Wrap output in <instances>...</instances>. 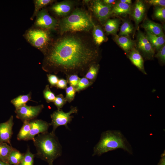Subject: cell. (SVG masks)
I'll return each mask as SVG.
<instances>
[{
    "mask_svg": "<svg viewBox=\"0 0 165 165\" xmlns=\"http://www.w3.org/2000/svg\"><path fill=\"white\" fill-rule=\"evenodd\" d=\"M66 102L65 98L62 94L57 95L53 101L54 104L57 107L58 110L61 109Z\"/></svg>",
    "mask_w": 165,
    "mask_h": 165,
    "instance_id": "obj_33",
    "label": "cell"
},
{
    "mask_svg": "<svg viewBox=\"0 0 165 165\" xmlns=\"http://www.w3.org/2000/svg\"><path fill=\"white\" fill-rule=\"evenodd\" d=\"M37 151L38 158L53 165L54 161L61 156L62 147L55 133L48 131L39 134L33 140Z\"/></svg>",
    "mask_w": 165,
    "mask_h": 165,
    "instance_id": "obj_2",
    "label": "cell"
},
{
    "mask_svg": "<svg viewBox=\"0 0 165 165\" xmlns=\"http://www.w3.org/2000/svg\"><path fill=\"white\" fill-rule=\"evenodd\" d=\"M154 16L157 19L160 20H164L165 19V6L156 7L154 11Z\"/></svg>",
    "mask_w": 165,
    "mask_h": 165,
    "instance_id": "obj_34",
    "label": "cell"
},
{
    "mask_svg": "<svg viewBox=\"0 0 165 165\" xmlns=\"http://www.w3.org/2000/svg\"><path fill=\"white\" fill-rule=\"evenodd\" d=\"M112 6L105 4L102 1L94 0L92 5V10L97 18L101 21L106 20L111 14Z\"/></svg>",
    "mask_w": 165,
    "mask_h": 165,
    "instance_id": "obj_8",
    "label": "cell"
},
{
    "mask_svg": "<svg viewBox=\"0 0 165 165\" xmlns=\"http://www.w3.org/2000/svg\"><path fill=\"white\" fill-rule=\"evenodd\" d=\"M128 57L132 63L142 72L145 75L143 58L139 51L135 49H132L129 53Z\"/></svg>",
    "mask_w": 165,
    "mask_h": 165,
    "instance_id": "obj_13",
    "label": "cell"
},
{
    "mask_svg": "<svg viewBox=\"0 0 165 165\" xmlns=\"http://www.w3.org/2000/svg\"><path fill=\"white\" fill-rule=\"evenodd\" d=\"M26 38L32 45L40 50L44 49L49 41V37L47 32L39 29L29 30L26 34Z\"/></svg>",
    "mask_w": 165,
    "mask_h": 165,
    "instance_id": "obj_6",
    "label": "cell"
},
{
    "mask_svg": "<svg viewBox=\"0 0 165 165\" xmlns=\"http://www.w3.org/2000/svg\"><path fill=\"white\" fill-rule=\"evenodd\" d=\"M67 81L70 86L76 88L78 85L80 78L78 75L72 74L67 75Z\"/></svg>",
    "mask_w": 165,
    "mask_h": 165,
    "instance_id": "obj_35",
    "label": "cell"
},
{
    "mask_svg": "<svg viewBox=\"0 0 165 165\" xmlns=\"http://www.w3.org/2000/svg\"><path fill=\"white\" fill-rule=\"evenodd\" d=\"M146 32V36L152 46L159 50L164 45V36H158Z\"/></svg>",
    "mask_w": 165,
    "mask_h": 165,
    "instance_id": "obj_19",
    "label": "cell"
},
{
    "mask_svg": "<svg viewBox=\"0 0 165 165\" xmlns=\"http://www.w3.org/2000/svg\"><path fill=\"white\" fill-rule=\"evenodd\" d=\"M93 31V35L94 41L97 45H100L105 40L104 33L101 28L98 25H94Z\"/></svg>",
    "mask_w": 165,
    "mask_h": 165,
    "instance_id": "obj_23",
    "label": "cell"
},
{
    "mask_svg": "<svg viewBox=\"0 0 165 165\" xmlns=\"http://www.w3.org/2000/svg\"><path fill=\"white\" fill-rule=\"evenodd\" d=\"M98 57L97 51L82 38L67 35L57 41L46 54L43 69L50 73L84 76Z\"/></svg>",
    "mask_w": 165,
    "mask_h": 165,
    "instance_id": "obj_1",
    "label": "cell"
},
{
    "mask_svg": "<svg viewBox=\"0 0 165 165\" xmlns=\"http://www.w3.org/2000/svg\"><path fill=\"white\" fill-rule=\"evenodd\" d=\"M51 0H36L34 1L35 10L33 18L38 13L39 10L44 6H45L53 2Z\"/></svg>",
    "mask_w": 165,
    "mask_h": 165,
    "instance_id": "obj_30",
    "label": "cell"
},
{
    "mask_svg": "<svg viewBox=\"0 0 165 165\" xmlns=\"http://www.w3.org/2000/svg\"><path fill=\"white\" fill-rule=\"evenodd\" d=\"M156 57L162 63L165 62V46L164 45L159 50Z\"/></svg>",
    "mask_w": 165,
    "mask_h": 165,
    "instance_id": "obj_37",
    "label": "cell"
},
{
    "mask_svg": "<svg viewBox=\"0 0 165 165\" xmlns=\"http://www.w3.org/2000/svg\"><path fill=\"white\" fill-rule=\"evenodd\" d=\"M35 156V154L31 153L28 147L19 165H33Z\"/></svg>",
    "mask_w": 165,
    "mask_h": 165,
    "instance_id": "obj_27",
    "label": "cell"
},
{
    "mask_svg": "<svg viewBox=\"0 0 165 165\" xmlns=\"http://www.w3.org/2000/svg\"><path fill=\"white\" fill-rule=\"evenodd\" d=\"M66 97H65L67 102H71L75 98L76 92L75 88L70 86L66 88Z\"/></svg>",
    "mask_w": 165,
    "mask_h": 165,
    "instance_id": "obj_32",
    "label": "cell"
},
{
    "mask_svg": "<svg viewBox=\"0 0 165 165\" xmlns=\"http://www.w3.org/2000/svg\"><path fill=\"white\" fill-rule=\"evenodd\" d=\"M67 81L63 79L59 80L56 87L58 89H64L66 88L67 86Z\"/></svg>",
    "mask_w": 165,
    "mask_h": 165,
    "instance_id": "obj_39",
    "label": "cell"
},
{
    "mask_svg": "<svg viewBox=\"0 0 165 165\" xmlns=\"http://www.w3.org/2000/svg\"><path fill=\"white\" fill-rule=\"evenodd\" d=\"M102 2L105 4L112 6L116 4L115 0H104Z\"/></svg>",
    "mask_w": 165,
    "mask_h": 165,
    "instance_id": "obj_41",
    "label": "cell"
},
{
    "mask_svg": "<svg viewBox=\"0 0 165 165\" xmlns=\"http://www.w3.org/2000/svg\"><path fill=\"white\" fill-rule=\"evenodd\" d=\"M119 2L130 5L132 1L131 0H121Z\"/></svg>",
    "mask_w": 165,
    "mask_h": 165,
    "instance_id": "obj_42",
    "label": "cell"
},
{
    "mask_svg": "<svg viewBox=\"0 0 165 165\" xmlns=\"http://www.w3.org/2000/svg\"><path fill=\"white\" fill-rule=\"evenodd\" d=\"M161 158L158 163V165H165V150L161 156Z\"/></svg>",
    "mask_w": 165,
    "mask_h": 165,
    "instance_id": "obj_40",
    "label": "cell"
},
{
    "mask_svg": "<svg viewBox=\"0 0 165 165\" xmlns=\"http://www.w3.org/2000/svg\"><path fill=\"white\" fill-rule=\"evenodd\" d=\"M148 4L150 5L158 6H165V0H150L146 1Z\"/></svg>",
    "mask_w": 165,
    "mask_h": 165,
    "instance_id": "obj_38",
    "label": "cell"
},
{
    "mask_svg": "<svg viewBox=\"0 0 165 165\" xmlns=\"http://www.w3.org/2000/svg\"><path fill=\"white\" fill-rule=\"evenodd\" d=\"M24 154L14 148L10 153L8 159V163L12 165H19L24 157Z\"/></svg>",
    "mask_w": 165,
    "mask_h": 165,
    "instance_id": "obj_25",
    "label": "cell"
},
{
    "mask_svg": "<svg viewBox=\"0 0 165 165\" xmlns=\"http://www.w3.org/2000/svg\"><path fill=\"white\" fill-rule=\"evenodd\" d=\"M99 66L96 63L92 64L89 68L84 76L93 83L97 75Z\"/></svg>",
    "mask_w": 165,
    "mask_h": 165,
    "instance_id": "obj_26",
    "label": "cell"
},
{
    "mask_svg": "<svg viewBox=\"0 0 165 165\" xmlns=\"http://www.w3.org/2000/svg\"><path fill=\"white\" fill-rule=\"evenodd\" d=\"M13 117L11 116L6 122L0 123V142L7 143L11 145V139L13 134Z\"/></svg>",
    "mask_w": 165,
    "mask_h": 165,
    "instance_id": "obj_10",
    "label": "cell"
},
{
    "mask_svg": "<svg viewBox=\"0 0 165 165\" xmlns=\"http://www.w3.org/2000/svg\"><path fill=\"white\" fill-rule=\"evenodd\" d=\"M14 148L7 143L0 142V160L8 163L9 155Z\"/></svg>",
    "mask_w": 165,
    "mask_h": 165,
    "instance_id": "obj_20",
    "label": "cell"
},
{
    "mask_svg": "<svg viewBox=\"0 0 165 165\" xmlns=\"http://www.w3.org/2000/svg\"><path fill=\"white\" fill-rule=\"evenodd\" d=\"M114 39L116 42L126 52H128L132 49L134 42L128 37L116 35Z\"/></svg>",
    "mask_w": 165,
    "mask_h": 165,
    "instance_id": "obj_18",
    "label": "cell"
},
{
    "mask_svg": "<svg viewBox=\"0 0 165 165\" xmlns=\"http://www.w3.org/2000/svg\"><path fill=\"white\" fill-rule=\"evenodd\" d=\"M30 129V121L24 122L23 125L17 135V139L20 141H26L29 135Z\"/></svg>",
    "mask_w": 165,
    "mask_h": 165,
    "instance_id": "obj_24",
    "label": "cell"
},
{
    "mask_svg": "<svg viewBox=\"0 0 165 165\" xmlns=\"http://www.w3.org/2000/svg\"><path fill=\"white\" fill-rule=\"evenodd\" d=\"M137 40L139 49L146 54L152 57L154 53V50L146 35L139 32L137 36Z\"/></svg>",
    "mask_w": 165,
    "mask_h": 165,
    "instance_id": "obj_12",
    "label": "cell"
},
{
    "mask_svg": "<svg viewBox=\"0 0 165 165\" xmlns=\"http://www.w3.org/2000/svg\"><path fill=\"white\" fill-rule=\"evenodd\" d=\"M31 129L26 141L33 140L35 136L48 131L50 123L42 119H33L30 121Z\"/></svg>",
    "mask_w": 165,
    "mask_h": 165,
    "instance_id": "obj_9",
    "label": "cell"
},
{
    "mask_svg": "<svg viewBox=\"0 0 165 165\" xmlns=\"http://www.w3.org/2000/svg\"><path fill=\"white\" fill-rule=\"evenodd\" d=\"M119 148L129 154H133L131 145L120 131L107 130L101 134L99 141L94 148L92 156H100L104 153Z\"/></svg>",
    "mask_w": 165,
    "mask_h": 165,
    "instance_id": "obj_3",
    "label": "cell"
},
{
    "mask_svg": "<svg viewBox=\"0 0 165 165\" xmlns=\"http://www.w3.org/2000/svg\"><path fill=\"white\" fill-rule=\"evenodd\" d=\"M48 81L50 85V87H56L59 80L58 77L54 75L50 74H47Z\"/></svg>",
    "mask_w": 165,
    "mask_h": 165,
    "instance_id": "obj_36",
    "label": "cell"
},
{
    "mask_svg": "<svg viewBox=\"0 0 165 165\" xmlns=\"http://www.w3.org/2000/svg\"><path fill=\"white\" fill-rule=\"evenodd\" d=\"M131 7L130 5L119 2L116 3L111 11V14L114 15H125L130 13Z\"/></svg>",
    "mask_w": 165,
    "mask_h": 165,
    "instance_id": "obj_16",
    "label": "cell"
},
{
    "mask_svg": "<svg viewBox=\"0 0 165 165\" xmlns=\"http://www.w3.org/2000/svg\"><path fill=\"white\" fill-rule=\"evenodd\" d=\"M0 165H12L8 163H6L0 160Z\"/></svg>",
    "mask_w": 165,
    "mask_h": 165,
    "instance_id": "obj_43",
    "label": "cell"
},
{
    "mask_svg": "<svg viewBox=\"0 0 165 165\" xmlns=\"http://www.w3.org/2000/svg\"><path fill=\"white\" fill-rule=\"evenodd\" d=\"M78 112L77 108L73 106L71 107L70 110L67 112L61 109L54 111L50 115L51 122L50 124L53 127L52 132L55 133L56 129L61 126H64L66 129H69L68 124L70 123L73 118L71 115L77 113Z\"/></svg>",
    "mask_w": 165,
    "mask_h": 165,
    "instance_id": "obj_5",
    "label": "cell"
},
{
    "mask_svg": "<svg viewBox=\"0 0 165 165\" xmlns=\"http://www.w3.org/2000/svg\"><path fill=\"white\" fill-rule=\"evenodd\" d=\"M31 98V93L24 95H20L13 99L11 102L15 108V109H18L26 105V103Z\"/></svg>",
    "mask_w": 165,
    "mask_h": 165,
    "instance_id": "obj_21",
    "label": "cell"
},
{
    "mask_svg": "<svg viewBox=\"0 0 165 165\" xmlns=\"http://www.w3.org/2000/svg\"><path fill=\"white\" fill-rule=\"evenodd\" d=\"M119 20L116 19L108 20L105 25V28L108 34H115L118 30Z\"/></svg>",
    "mask_w": 165,
    "mask_h": 165,
    "instance_id": "obj_22",
    "label": "cell"
},
{
    "mask_svg": "<svg viewBox=\"0 0 165 165\" xmlns=\"http://www.w3.org/2000/svg\"><path fill=\"white\" fill-rule=\"evenodd\" d=\"M133 31V27L129 22L126 21L122 25L119 35L120 36L128 37Z\"/></svg>",
    "mask_w": 165,
    "mask_h": 165,
    "instance_id": "obj_28",
    "label": "cell"
},
{
    "mask_svg": "<svg viewBox=\"0 0 165 165\" xmlns=\"http://www.w3.org/2000/svg\"><path fill=\"white\" fill-rule=\"evenodd\" d=\"M146 31L158 36H164L161 25L151 20H147L143 25Z\"/></svg>",
    "mask_w": 165,
    "mask_h": 165,
    "instance_id": "obj_15",
    "label": "cell"
},
{
    "mask_svg": "<svg viewBox=\"0 0 165 165\" xmlns=\"http://www.w3.org/2000/svg\"><path fill=\"white\" fill-rule=\"evenodd\" d=\"M93 83V82L85 77L80 78L78 85L75 88L76 92H79L84 90L90 86Z\"/></svg>",
    "mask_w": 165,
    "mask_h": 165,
    "instance_id": "obj_29",
    "label": "cell"
},
{
    "mask_svg": "<svg viewBox=\"0 0 165 165\" xmlns=\"http://www.w3.org/2000/svg\"><path fill=\"white\" fill-rule=\"evenodd\" d=\"M43 94L47 102H53L56 96L55 94L50 90L49 85L46 86L43 91Z\"/></svg>",
    "mask_w": 165,
    "mask_h": 165,
    "instance_id": "obj_31",
    "label": "cell"
},
{
    "mask_svg": "<svg viewBox=\"0 0 165 165\" xmlns=\"http://www.w3.org/2000/svg\"><path fill=\"white\" fill-rule=\"evenodd\" d=\"M44 108V105H40L36 106L27 105L17 109L15 112L16 117L23 122L26 121H30L34 119L39 115Z\"/></svg>",
    "mask_w": 165,
    "mask_h": 165,
    "instance_id": "obj_7",
    "label": "cell"
},
{
    "mask_svg": "<svg viewBox=\"0 0 165 165\" xmlns=\"http://www.w3.org/2000/svg\"><path fill=\"white\" fill-rule=\"evenodd\" d=\"M72 8L71 4L68 2H63L57 3L52 7L54 12L59 16H64L68 14Z\"/></svg>",
    "mask_w": 165,
    "mask_h": 165,
    "instance_id": "obj_17",
    "label": "cell"
},
{
    "mask_svg": "<svg viewBox=\"0 0 165 165\" xmlns=\"http://www.w3.org/2000/svg\"><path fill=\"white\" fill-rule=\"evenodd\" d=\"M132 16L137 24L142 20L145 11V6L142 1H137L134 6Z\"/></svg>",
    "mask_w": 165,
    "mask_h": 165,
    "instance_id": "obj_14",
    "label": "cell"
},
{
    "mask_svg": "<svg viewBox=\"0 0 165 165\" xmlns=\"http://www.w3.org/2000/svg\"><path fill=\"white\" fill-rule=\"evenodd\" d=\"M94 25L91 16L87 12L76 9L61 20L60 23V31L62 34L86 31L93 28Z\"/></svg>",
    "mask_w": 165,
    "mask_h": 165,
    "instance_id": "obj_4",
    "label": "cell"
},
{
    "mask_svg": "<svg viewBox=\"0 0 165 165\" xmlns=\"http://www.w3.org/2000/svg\"><path fill=\"white\" fill-rule=\"evenodd\" d=\"M35 25L38 27L46 29H53L57 25L56 20L44 10L38 13Z\"/></svg>",
    "mask_w": 165,
    "mask_h": 165,
    "instance_id": "obj_11",
    "label": "cell"
}]
</instances>
